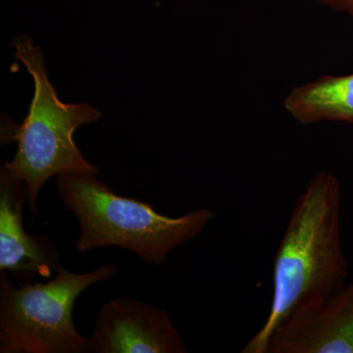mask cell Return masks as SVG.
<instances>
[{
    "mask_svg": "<svg viewBox=\"0 0 353 353\" xmlns=\"http://www.w3.org/2000/svg\"><path fill=\"white\" fill-rule=\"evenodd\" d=\"M24 182L7 169H0V271L21 285L54 277L60 263L59 250L50 239L25 231L23 209L27 203Z\"/></svg>",
    "mask_w": 353,
    "mask_h": 353,
    "instance_id": "52a82bcc",
    "label": "cell"
},
{
    "mask_svg": "<svg viewBox=\"0 0 353 353\" xmlns=\"http://www.w3.org/2000/svg\"><path fill=\"white\" fill-rule=\"evenodd\" d=\"M283 106L303 126L353 124V73L325 75L296 85L285 95Z\"/></svg>",
    "mask_w": 353,
    "mask_h": 353,
    "instance_id": "ba28073f",
    "label": "cell"
},
{
    "mask_svg": "<svg viewBox=\"0 0 353 353\" xmlns=\"http://www.w3.org/2000/svg\"><path fill=\"white\" fill-rule=\"evenodd\" d=\"M117 274L111 263L87 273L61 266L46 282L16 288L0 271V352H90V339L74 324V305L83 290Z\"/></svg>",
    "mask_w": 353,
    "mask_h": 353,
    "instance_id": "277c9868",
    "label": "cell"
},
{
    "mask_svg": "<svg viewBox=\"0 0 353 353\" xmlns=\"http://www.w3.org/2000/svg\"><path fill=\"white\" fill-rule=\"evenodd\" d=\"M16 59L24 65L34 81V90L29 111L22 124L6 127L2 141H16L17 150L4 166L24 182L28 206L32 217L39 215L38 197L51 176L68 173H92L99 170L88 162L74 141L79 127L95 123L101 117L88 103H64L48 79L43 50L32 39L20 34L13 39Z\"/></svg>",
    "mask_w": 353,
    "mask_h": 353,
    "instance_id": "3957f363",
    "label": "cell"
},
{
    "mask_svg": "<svg viewBox=\"0 0 353 353\" xmlns=\"http://www.w3.org/2000/svg\"><path fill=\"white\" fill-rule=\"evenodd\" d=\"M338 176L320 172L297 199L274 259L270 311L243 353H267L274 332L296 308L323 301L347 283Z\"/></svg>",
    "mask_w": 353,
    "mask_h": 353,
    "instance_id": "6da1fadb",
    "label": "cell"
},
{
    "mask_svg": "<svg viewBox=\"0 0 353 353\" xmlns=\"http://www.w3.org/2000/svg\"><path fill=\"white\" fill-rule=\"evenodd\" d=\"M316 3L353 19V0H314Z\"/></svg>",
    "mask_w": 353,
    "mask_h": 353,
    "instance_id": "9c48e42d",
    "label": "cell"
},
{
    "mask_svg": "<svg viewBox=\"0 0 353 353\" xmlns=\"http://www.w3.org/2000/svg\"><path fill=\"white\" fill-rule=\"evenodd\" d=\"M94 353H187L168 311L132 297L101 306L90 338Z\"/></svg>",
    "mask_w": 353,
    "mask_h": 353,
    "instance_id": "5b68a950",
    "label": "cell"
},
{
    "mask_svg": "<svg viewBox=\"0 0 353 353\" xmlns=\"http://www.w3.org/2000/svg\"><path fill=\"white\" fill-rule=\"evenodd\" d=\"M267 353H353V277L327 299L292 311Z\"/></svg>",
    "mask_w": 353,
    "mask_h": 353,
    "instance_id": "8992f818",
    "label": "cell"
},
{
    "mask_svg": "<svg viewBox=\"0 0 353 353\" xmlns=\"http://www.w3.org/2000/svg\"><path fill=\"white\" fill-rule=\"evenodd\" d=\"M55 187L65 209L78 221L75 248L80 252L118 246L145 263L161 265L216 217L206 208L178 217L160 214L148 202L116 194L97 174H61Z\"/></svg>",
    "mask_w": 353,
    "mask_h": 353,
    "instance_id": "7a4b0ae2",
    "label": "cell"
}]
</instances>
